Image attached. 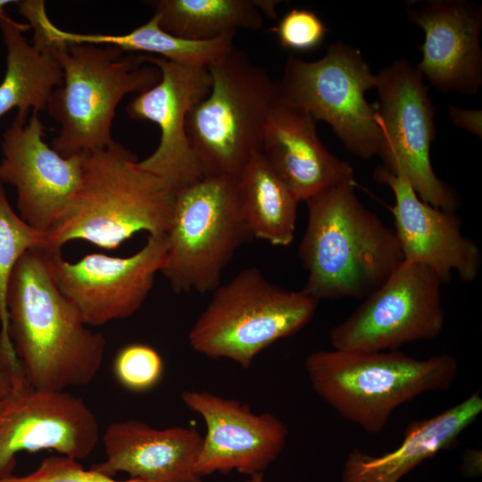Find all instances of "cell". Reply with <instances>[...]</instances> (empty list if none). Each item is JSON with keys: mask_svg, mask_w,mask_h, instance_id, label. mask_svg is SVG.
Returning a JSON list of instances; mask_svg holds the SVG:
<instances>
[{"mask_svg": "<svg viewBox=\"0 0 482 482\" xmlns=\"http://www.w3.org/2000/svg\"><path fill=\"white\" fill-rule=\"evenodd\" d=\"M8 333L24 378L39 390L87 386L98 373L106 340L87 328L58 289L44 248L27 251L12 272Z\"/></svg>", "mask_w": 482, "mask_h": 482, "instance_id": "cell-1", "label": "cell"}, {"mask_svg": "<svg viewBox=\"0 0 482 482\" xmlns=\"http://www.w3.org/2000/svg\"><path fill=\"white\" fill-rule=\"evenodd\" d=\"M305 203L308 220L298 256L308 273L302 291L311 297L364 299L403 261L394 229L362 204L353 182Z\"/></svg>", "mask_w": 482, "mask_h": 482, "instance_id": "cell-2", "label": "cell"}, {"mask_svg": "<svg viewBox=\"0 0 482 482\" xmlns=\"http://www.w3.org/2000/svg\"><path fill=\"white\" fill-rule=\"evenodd\" d=\"M119 142L82 154L79 187L62 221L46 234V250L62 252L75 240L112 250L137 233L166 235L177 190L137 166Z\"/></svg>", "mask_w": 482, "mask_h": 482, "instance_id": "cell-3", "label": "cell"}, {"mask_svg": "<svg viewBox=\"0 0 482 482\" xmlns=\"http://www.w3.org/2000/svg\"><path fill=\"white\" fill-rule=\"evenodd\" d=\"M48 38L63 71L46 106L60 125L51 147L63 157L107 148L115 142L112 127L119 104L129 94L155 86L159 69L114 46Z\"/></svg>", "mask_w": 482, "mask_h": 482, "instance_id": "cell-4", "label": "cell"}, {"mask_svg": "<svg viewBox=\"0 0 482 482\" xmlns=\"http://www.w3.org/2000/svg\"><path fill=\"white\" fill-rule=\"evenodd\" d=\"M305 370L313 390L340 416L369 434H378L392 413L417 396L447 390L458 374L447 353L416 359L398 350H320Z\"/></svg>", "mask_w": 482, "mask_h": 482, "instance_id": "cell-5", "label": "cell"}, {"mask_svg": "<svg viewBox=\"0 0 482 482\" xmlns=\"http://www.w3.org/2000/svg\"><path fill=\"white\" fill-rule=\"evenodd\" d=\"M208 71L211 90L188 112L187 134L204 177L237 179L262 151L277 82L235 46Z\"/></svg>", "mask_w": 482, "mask_h": 482, "instance_id": "cell-6", "label": "cell"}, {"mask_svg": "<svg viewBox=\"0 0 482 482\" xmlns=\"http://www.w3.org/2000/svg\"><path fill=\"white\" fill-rule=\"evenodd\" d=\"M319 301L270 282L256 267L242 270L213 292L188 334L192 349L244 369L264 349L304 328Z\"/></svg>", "mask_w": 482, "mask_h": 482, "instance_id": "cell-7", "label": "cell"}, {"mask_svg": "<svg viewBox=\"0 0 482 482\" xmlns=\"http://www.w3.org/2000/svg\"><path fill=\"white\" fill-rule=\"evenodd\" d=\"M250 238L237 179L204 177L177 191L160 272L176 294L213 292L226 266Z\"/></svg>", "mask_w": 482, "mask_h": 482, "instance_id": "cell-8", "label": "cell"}, {"mask_svg": "<svg viewBox=\"0 0 482 482\" xmlns=\"http://www.w3.org/2000/svg\"><path fill=\"white\" fill-rule=\"evenodd\" d=\"M376 83L361 52L337 41L317 61L289 57L277 82L278 97L327 122L349 152L369 159L380 145L376 106L366 99Z\"/></svg>", "mask_w": 482, "mask_h": 482, "instance_id": "cell-9", "label": "cell"}, {"mask_svg": "<svg viewBox=\"0 0 482 482\" xmlns=\"http://www.w3.org/2000/svg\"><path fill=\"white\" fill-rule=\"evenodd\" d=\"M376 75L380 167L402 174L423 202L456 212L460 205L456 192L437 178L431 164L435 112L424 78L403 58Z\"/></svg>", "mask_w": 482, "mask_h": 482, "instance_id": "cell-10", "label": "cell"}, {"mask_svg": "<svg viewBox=\"0 0 482 482\" xmlns=\"http://www.w3.org/2000/svg\"><path fill=\"white\" fill-rule=\"evenodd\" d=\"M442 285L430 269L403 260L349 317L330 329L333 349L382 352L437 337L445 320Z\"/></svg>", "mask_w": 482, "mask_h": 482, "instance_id": "cell-11", "label": "cell"}, {"mask_svg": "<svg viewBox=\"0 0 482 482\" xmlns=\"http://www.w3.org/2000/svg\"><path fill=\"white\" fill-rule=\"evenodd\" d=\"M167 250L166 235L148 236L145 245L128 257L87 253L75 262L62 252L47 251L53 279L87 326L132 316L151 292Z\"/></svg>", "mask_w": 482, "mask_h": 482, "instance_id": "cell-12", "label": "cell"}, {"mask_svg": "<svg viewBox=\"0 0 482 482\" xmlns=\"http://www.w3.org/2000/svg\"><path fill=\"white\" fill-rule=\"evenodd\" d=\"M99 439L98 420L82 398L36 389L26 380L13 384L0 403V479L12 476L21 452L52 450L80 460Z\"/></svg>", "mask_w": 482, "mask_h": 482, "instance_id": "cell-13", "label": "cell"}, {"mask_svg": "<svg viewBox=\"0 0 482 482\" xmlns=\"http://www.w3.org/2000/svg\"><path fill=\"white\" fill-rule=\"evenodd\" d=\"M38 112L15 115L1 141L0 183L16 191L19 216L47 234L63 219L81 177L82 154L63 157L43 139Z\"/></svg>", "mask_w": 482, "mask_h": 482, "instance_id": "cell-14", "label": "cell"}, {"mask_svg": "<svg viewBox=\"0 0 482 482\" xmlns=\"http://www.w3.org/2000/svg\"><path fill=\"white\" fill-rule=\"evenodd\" d=\"M140 54L144 61L159 69L161 79L133 97L126 111L133 120L157 124L161 137L157 148L138 161L137 166L162 179L178 191L204 177L191 147L186 120L191 109L209 94L211 75L206 67Z\"/></svg>", "mask_w": 482, "mask_h": 482, "instance_id": "cell-15", "label": "cell"}, {"mask_svg": "<svg viewBox=\"0 0 482 482\" xmlns=\"http://www.w3.org/2000/svg\"><path fill=\"white\" fill-rule=\"evenodd\" d=\"M181 399L206 426L196 464L201 477L262 473L286 446L287 428L271 412L254 413L248 404L206 391H184Z\"/></svg>", "mask_w": 482, "mask_h": 482, "instance_id": "cell-16", "label": "cell"}, {"mask_svg": "<svg viewBox=\"0 0 482 482\" xmlns=\"http://www.w3.org/2000/svg\"><path fill=\"white\" fill-rule=\"evenodd\" d=\"M374 179L386 185L395 195L392 214L395 233L403 260L426 266L444 283L453 272L465 282L479 273L482 254L475 242L461 232L456 212L434 207L423 202L400 173L378 166Z\"/></svg>", "mask_w": 482, "mask_h": 482, "instance_id": "cell-17", "label": "cell"}, {"mask_svg": "<svg viewBox=\"0 0 482 482\" xmlns=\"http://www.w3.org/2000/svg\"><path fill=\"white\" fill-rule=\"evenodd\" d=\"M407 19L424 31L423 78L443 92L475 95L482 85V8L465 0H431L409 6Z\"/></svg>", "mask_w": 482, "mask_h": 482, "instance_id": "cell-18", "label": "cell"}, {"mask_svg": "<svg viewBox=\"0 0 482 482\" xmlns=\"http://www.w3.org/2000/svg\"><path fill=\"white\" fill-rule=\"evenodd\" d=\"M202 441L193 427L158 429L136 419L115 421L103 435L106 458L92 469L110 477L126 472L139 482H201Z\"/></svg>", "mask_w": 482, "mask_h": 482, "instance_id": "cell-19", "label": "cell"}, {"mask_svg": "<svg viewBox=\"0 0 482 482\" xmlns=\"http://www.w3.org/2000/svg\"><path fill=\"white\" fill-rule=\"evenodd\" d=\"M262 154L298 202L353 182V169L320 142L316 120L277 97L268 115Z\"/></svg>", "mask_w": 482, "mask_h": 482, "instance_id": "cell-20", "label": "cell"}, {"mask_svg": "<svg viewBox=\"0 0 482 482\" xmlns=\"http://www.w3.org/2000/svg\"><path fill=\"white\" fill-rule=\"evenodd\" d=\"M482 411L478 391L426 420L406 427L401 445L383 455L353 450L345 461L343 482H398L405 474L450 447Z\"/></svg>", "mask_w": 482, "mask_h": 482, "instance_id": "cell-21", "label": "cell"}, {"mask_svg": "<svg viewBox=\"0 0 482 482\" xmlns=\"http://www.w3.org/2000/svg\"><path fill=\"white\" fill-rule=\"evenodd\" d=\"M29 24L5 15L0 30L6 48V70L0 83V118L16 108V116L27 119L30 112L46 110L52 92L62 83L63 71L53 42L34 34L33 44L24 36Z\"/></svg>", "mask_w": 482, "mask_h": 482, "instance_id": "cell-22", "label": "cell"}, {"mask_svg": "<svg viewBox=\"0 0 482 482\" xmlns=\"http://www.w3.org/2000/svg\"><path fill=\"white\" fill-rule=\"evenodd\" d=\"M240 210L252 237L287 246L295 237L298 201L256 153L237 179Z\"/></svg>", "mask_w": 482, "mask_h": 482, "instance_id": "cell-23", "label": "cell"}, {"mask_svg": "<svg viewBox=\"0 0 482 482\" xmlns=\"http://www.w3.org/2000/svg\"><path fill=\"white\" fill-rule=\"evenodd\" d=\"M48 35L65 43L110 45L129 53L160 55L158 57L190 66L208 68L233 47L235 33H228L210 40H190L163 30L153 15L145 24L119 35L80 34L60 29L52 21L46 24Z\"/></svg>", "mask_w": 482, "mask_h": 482, "instance_id": "cell-24", "label": "cell"}, {"mask_svg": "<svg viewBox=\"0 0 482 482\" xmlns=\"http://www.w3.org/2000/svg\"><path fill=\"white\" fill-rule=\"evenodd\" d=\"M154 15L166 32L190 40H210L237 29L257 30L263 24L255 0H158Z\"/></svg>", "mask_w": 482, "mask_h": 482, "instance_id": "cell-25", "label": "cell"}, {"mask_svg": "<svg viewBox=\"0 0 482 482\" xmlns=\"http://www.w3.org/2000/svg\"><path fill=\"white\" fill-rule=\"evenodd\" d=\"M46 234L26 223L12 208L0 183V370L8 376L21 371L8 333L7 296L11 278L21 256L46 248Z\"/></svg>", "mask_w": 482, "mask_h": 482, "instance_id": "cell-26", "label": "cell"}, {"mask_svg": "<svg viewBox=\"0 0 482 482\" xmlns=\"http://www.w3.org/2000/svg\"><path fill=\"white\" fill-rule=\"evenodd\" d=\"M113 368L118 381L133 392L153 388L163 373V362L157 351L138 343L121 348L115 357Z\"/></svg>", "mask_w": 482, "mask_h": 482, "instance_id": "cell-27", "label": "cell"}, {"mask_svg": "<svg viewBox=\"0 0 482 482\" xmlns=\"http://www.w3.org/2000/svg\"><path fill=\"white\" fill-rule=\"evenodd\" d=\"M272 31L284 49L308 52L321 45L328 29L313 11L294 8L278 21Z\"/></svg>", "mask_w": 482, "mask_h": 482, "instance_id": "cell-28", "label": "cell"}, {"mask_svg": "<svg viewBox=\"0 0 482 482\" xmlns=\"http://www.w3.org/2000/svg\"><path fill=\"white\" fill-rule=\"evenodd\" d=\"M6 482H139L137 479L116 480L96 470L84 469L75 459L60 455L43 460L33 472L12 476Z\"/></svg>", "mask_w": 482, "mask_h": 482, "instance_id": "cell-29", "label": "cell"}, {"mask_svg": "<svg viewBox=\"0 0 482 482\" xmlns=\"http://www.w3.org/2000/svg\"><path fill=\"white\" fill-rule=\"evenodd\" d=\"M449 115L452 121L459 128L481 138L482 136V112L481 110L462 109L454 105L449 107Z\"/></svg>", "mask_w": 482, "mask_h": 482, "instance_id": "cell-30", "label": "cell"}, {"mask_svg": "<svg viewBox=\"0 0 482 482\" xmlns=\"http://www.w3.org/2000/svg\"><path fill=\"white\" fill-rule=\"evenodd\" d=\"M12 389V385L10 378L0 370V403L11 395Z\"/></svg>", "mask_w": 482, "mask_h": 482, "instance_id": "cell-31", "label": "cell"}, {"mask_svg": "<svg viewBox=\"0 0 482 482\" xmlns=\"http://www.w3.org/2000/svg\"><path fill=\"white\" fill-rule=\"evenodd\" d=\"M278 3V1H255L256 6L260 12L272 19L276 16V6Z\"/></svg>", "mask_w": 482, "mask_h": 482, "instance_id": "cell-32", "label": "cell"}, {"mask_svg": "<svg viewBox=\"0 0 482 482\" xmlns=\"http://www.w3.org/2000/svg\"><path fill=\"white\" fill-rule=\"evenodd\" d=\"M19 1L17 0H0V26L5 17L4 10L7 5L15 4H17Z\"/></svg>", "mask_w": 482, "mask_h": 482, "instance_id": "cell-33", "label": "cell"}, {"mask_svg": "<svg viewBox=\"0 0 482 482\" xmlns=\"http://www.w3.org/2000/svg\"><path fill=\"white\" fill-rule=\"evenodd\" d=\"M245 482H266L263 478L262 473H256L250 476V478Z\"/></svg>", "mask_w": 482, "mask_h": 482, "instance_id": "cell-34", "label": "cell"}, {"mask_svg": "<svg viewBox=\"0 0 482 482\" xmlns=\"http://www.w3.org/2000/svg\"><path fill=\"white\" fill-rule=\"evenodd\" d=\"M0 482H6L5 479H0Z\"/></svg>", "mask_w": 482, "mask_h": 482, "instance_id": "cell-35", "label": "cell"}]
</instances>
